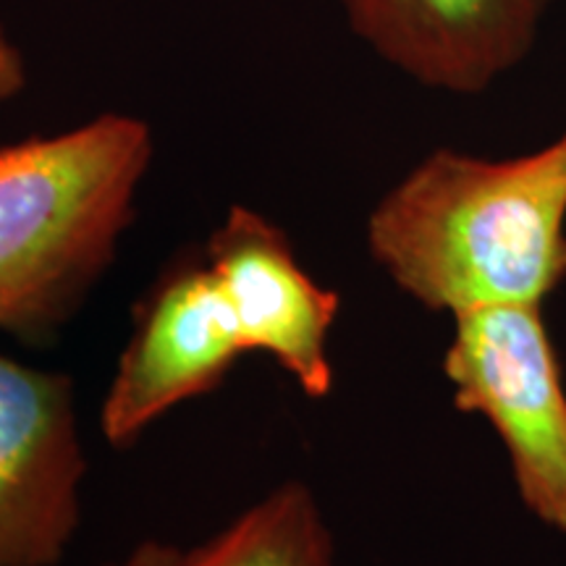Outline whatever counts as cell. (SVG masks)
I'll use <instances>...</instances> for the list:
<instances>
[{
	"instance_id": "obj_7",
	"label": "cell",
	"mask_w": 566,
	"mask_h": 566,
	"mask_svg": "<svg viewBox=\"0 0 566 566\" xmlns=\"http://www.w3.org/2000/svg\"><path fill=\"white\" fill-rule=\"evenodd\" d=\"M365 48L420 87L480 95L535 51L558 0H336Z\"/></svg>"
},
{
	"instance_id": "obj_5",
	"label": "cell",
	"mask_w": 566,
	"mask_h": 566,
	"mask_svg": "<svg viewBox=\"0 0 566 566\" xmlns=\"http://www.w3.org/2000/svg\"><path fill=\"white\" fill-rule=\"evenodd\" d=\"M242 354L237 323L205 254L176 260L139 304L118 357L101 412L105 441L129 449L163 415L216 391Z\"/></svg>"
},
{
	"instance_id": "obj_9",
	"label": "cell",
	"mask_w": 566,
	"mask_h": 566,
	"mask_svg": "<svg viewBox=\"0 0 566 566\" xmlns=\"http://www.w3.org/2000/svg\"><path fill=\"white\" fill-rule=\"evenodd\" d=\"M27 87V61L19 45L0 24V103L17 97Z\"/></svg>"
},
{
	"instance_id": "obj_2",
	"label": "cell",
	"mask_w": 566,
	"mask_h": 566,
	"mask_svg": "<svg viewBox=\"0 0 566 566\" xmlns=\"http://www.w3.org/2000/svg\"><path fill=\"white\" fill-rule=\"evenodd\" d=\"M153 155L129 113L0 145V334L38 344L74 317L116 260Z\"/></svg>"
},
{
	"instance_id": "obj_10",
	"label": "cell",
	"mask_w": 566,
	"mask_h": 566,
	"mask_svg": "<svg viewBox=\"0 0 566 566\" xmlns=\"http://www.w3.org/2000/svg\"><path fill=\"white\" fill-rule=\"evenodd\" d=\"M181 554L184 551L168 546V543L142 541L139 546H134L129 554L122 558V562H111L103 566H179Z\"/></svg>"
},
{
	"instance_id": "obj_6",
	"label": "cell",
	"mask_w": 566,
	"mask_h": 566,
	"mask_svg": "<svg viewBox=\"0 0 566 566\" xmlns=\"http://www.w3.org/2000/svg\"><path fill=\"white\" fill-rule=\"evenodd\" d=\"M202 254L244 352L268 354L310 399L334 391L328 342L342 300L304 271L292 239L263 212L233 205Z\"/></svg>"
},
{
	"instance_id": "obj_1",
	"label": "cell",
	"mask_w": 566,
	"mask_h": 566,
	"mask_svg": "<svg viewBox=\"0 0 566 566\" xmlns=\"http://www.w3.org/2000/svg\"><path fill=\"white\" fill-rule=\"evenodd\" d=\"M365 237L433 313L546 304L566 281V126L512 158L438 147L375 202Z\"/></svg>"
},
{
	"instance_id": "obj_3",
	"label": "cell",
	"mask_w": 566,
	"mask_h": 566,
	"mask_svg": "<svg viewBox=\"0 0 566 566\" xmlns=\"http://www.w3.org/2000/svg\"><path fill=\"white\" fill-rule=\"evenodd\" d=\"M451 321L443 375L454 407L491 424L522 506L566 533V386L543 304H495Z\"/></svg>"
},
{
	"instance_id": "obj_4",
	"label": "cell",
	"mask_w": 566,
	"mask_h": 566,
	"mask_svg": "<svg viewBox=\"0 0 566 566\" xmlns=\"http://www.w3.org/2000/svg\"><path fill=\"white\" fill-rule=\"evenodd\" d=\"M87 457L69 375L0 352V566H59L82 522Z\"/></svg>"
},
{
	"instance_id": "obj_8",
	"label": "cell",
	"mask_w": 566,
	"mask_h": 566,
	"mask_svg": "<svg viewBox=\"0 0 566 566\" xmlns=\"http://www.w3.org/2000/svg\"><path fill=\"white\" fill-rule=\"evenodd\" d=\"M179 566H336V548L315 493L283 483L202 546L184 551Z\"/></svg>"
}]
</instances>
